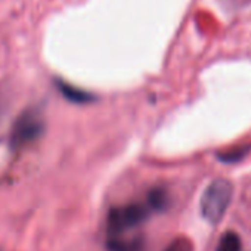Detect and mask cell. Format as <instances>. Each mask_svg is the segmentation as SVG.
<instances>
[{"instance_id":"obj_3","label":"cell","mask_w":251,"mask_h":251,"mask_svg":"<svg viewBox=\"0 0 251 251\" xmlns=\"http://www.w3.org/2000/svg\"><path fill=\"white\" fill-rule=\"evenodd\" d=\"M148 217V210L142 204H130L111 208L108 213V233L118 236L130 227L141 225Z\"/></svg>"},{"instance_id":"obj_2","label":"cell","mask_w":251,"mask_h":251,"mask_svg":"<svg viewBox=\"0 0 251 251\" xmlns=\"http://www.w3.org/2000/svg\"><path fill=\"white\" fill-rule=\"evenodd\" d=\"M233 194V186L226 179H216L208 185L201 198V214L210 223L222 220Z\"/></svg>"},{"instance_id":"obj_10","label":"cell","mask_w":251,"mask_h":251,"mask_svg":"<svg viewBox=\"0 0 251 251\" xmlns=\"http://www.w3.org/2000/svg\"><path fill=\"white\" fill-rule=\"evenodd\" d=\"M0 251H3V250H2V248H0Z\"/></svg>"},{"instance_id":"obj_4","label":"cell","mask_w":251,"mask_h":251,"mask_svg":"<svg viewBox=\"0 0 251 251\" xmlns=\"http://www.w3.org/2000/svg\"><path fill=\"white\" fill-rule=\"evenodd\" d=\"M55 83H56L58 90L62 93V96L65 99H68L70 102H74V103H89V102L95 100V96L92 93H89V92H86L83 89H78V87H75V86H73V84H70V83H67L64 80L56 78Z\"/></svg>"},{"instance_id":"obj_5","label":"cell","mask_w":251,"mask_h":251,"mask_svg":"<svg viewBox=\"0 0 251 251\" xmlns=\"http://www.w3.org/2000/svg\"><path fill=\"white\" fill-rule=\"evenodd\" d=\"M108 251H145V242L142 236L132 238L129 241L118 236H109L106 241Z\"/></svg>"},{"instance_id":"obj_9","label":"cell","mask_w":251,"mask_h":251,"mask_svg":"<svg viewBox=\"0 0 251 251\" xmlns=\"http://www.w3.org/2000/svg\"><path fill=\"white\" fill-rule=\"evenodd\" d=\"M166 251H194V245L188 238L180 236V238H176L175 241H172L170 245L166 248Z\"/></svg>"},{"instance_id":"obj_7","label":"cell","mask_w":251,"mask_h":251,"mask_svg":"<svg viewBox=\"0 0 251 251\" xmlns=\"http://www.w3.org/2000/svg\"><path fill=\"white\" fill-rule=\"evenodd\" d=\"M250 151H251V145H239L232 150L219 152L217 157L223 163H236V161H241Z\"/></svg>"},{"instance_id":"obj_1","label":"cell","mask_w":251,"mask_h":251,"mask_svg":"<svg viewBox=\"0 0 251 251\" xmlns=\"http://www.w3.org/2000/svg\"><path fill=\"white\" fill-rule=\"evenodd\" d=\"M46 130V123L42 115V111L37 108H28L18 115L15 120L11 136L9 147L14 152L27 148L28 145L37 142Z\"/></svg>"},{"instance_id":"obj_6","label":"cell","mask_w":251,"mask_h":251,"mask_svg":"<svg viewBox=\"0 0 251 251\" xmlns=\"http://www.w3.org/2000/svg\"><path fill=\"white\" fill-rule=\"evenodd\" d=\"M148 202L150 205L157 210V211H164L169 207L170 198H169V192L164 188H154L151 189L150 195H148Z\"/></svg>"},{"instance_id":"obj_8","label":"cell","mask_w":251,"mask_h":251,"mask_svg":"<svg viewBox=\"0 0 251 251\" xmlns=\"http://www.w3.org/2000/svg\"><path fill=\"white\" fill-rule=\"evenodd\" d=\"M216 251H241V238L232 230L225 232L217 244Z\"/></svg>"}]
</instances>
